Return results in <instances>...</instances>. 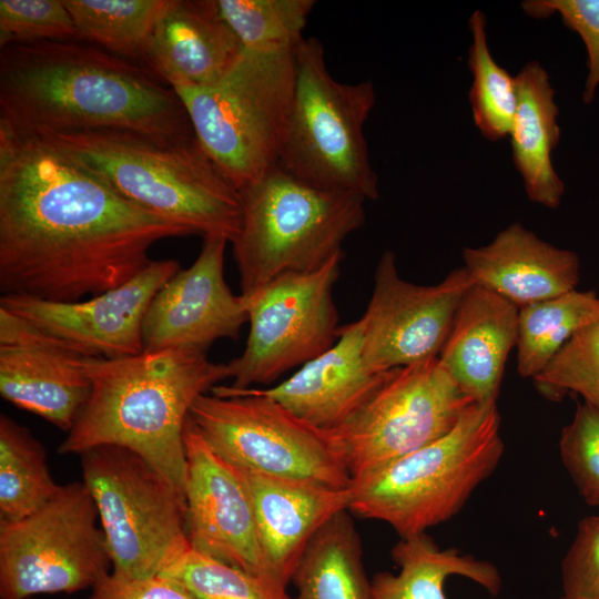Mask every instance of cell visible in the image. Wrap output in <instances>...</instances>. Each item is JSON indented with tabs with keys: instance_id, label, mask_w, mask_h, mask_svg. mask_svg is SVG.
<instances>
[{
	"instance_id": "obj_4",
	"label": "cell",
	"mask_w": 599,
	"mask_h": 599,
	"mask_svg": "<svg viewBox=\"0 0 599 599\" xmlns=\"http://www.w3.org/2000/svg\"><path fill=\"white\" fill-rule=\"evenodd\" d=\"M39 135L71 153L134 205L194 235L232 243L240 232V193L196 138L161 142L122 130Z\"/></svg>"
},
{
	"instance_id": "obj_31",
	"label": "cell",
	"mask_w": 599,
	"mask_h": 599,
	"mask_svg": "<svg viewBox=\"0 0 599 599\" xmlns=\"http://www.w3.org/2000/svg\"><path fill=\"white\" fill-rule=\"evenodd\" d=\"M221 13L243 49H294L316 2L314 0H217Z\"/></svg>"
},
{
	"instance_id": "obj_34",
	"label": "cell",
	"mask_w": 599,
	"mask_h": 599,
	"mask_svg": "<svg viewBox=\"0 0 599 599\" xmlns=\"http://www.w3.org/2000/svg\"><path fill=\"white\" fill-rule=\"evenodd\" d=\"M77 40L64 1L0 0V48L43 41Z\"/></svg>"
},
{
	"instance_id": "obj_29",
	"label": "cell",
	"mask_w": 599,
	"mask_h": 599,
	"mask_svg": "<svg viewBox=\"0 0 599 599\" xmlns=\"http://www.w3.org/2000/svg\"><path fill=\"white\" fill-rule=\"evenodd\" d=\"M167 0H64L79 41L142 63L154 24Z\"/></svg>"
},
{
	"instance_id": "obj_33",
	"label": "cell",
	"mask_w": 599,
	"mask_h": 599,
	"mask_svg": "<svg viewBox=\"0 0 599 599\" xmlns=\"http://www.w3.org/2000/svg\"><path fill=\"white\" fill-rule=\"evenodd\" d=\"M532 380L549 399L572 392L599 413V319L578 331Z\"/></svg>"
},
{
	"instance_id": "obj_2",
	"label": "cell",
	"mask_w": 599,
	"mask_h": 599,
	"mask_svg": "<svg viewBox=\"0 0 599 599\" xmlns=\"http://www.w3.org/2000/svg\"><path fill=\"white\" fill-rule=\"evenodd\" d=\"M0 124L33 134L122 130L161 142L195 138L171 85L144 65L77 40L0 50Z\"/></svg>"
},
{
	"instance_id": "obj_21",
	"label": "cell",
	"mask_w": 599,
	"mask_h": 599,
	"mask_svg": "<svg viewBox=\"0 0 599 599\" xmlns=\"http://www.w3.org/2000/svg\"><path fill=\"white\" fill-rule=\"evenodd\" d=\"M240 471L252 497L268 572L287 587L314 536L335 515L348 510L351 489Z\"/></svg>"
},
{
	"instance_id": "obj_36",
	"label": "cell",
	"mask_w": 599,
	"mask_h": 599,
	"mask_svg": "<svg viewBox=\"0 0 599 599\" xmlns=\"http://www.w3.org/2000/svg\"><path fill=\"white\" fill-rule=\"evenodd\" d=\"M521 8L535 18L558 13L564 24L579 34L588 54L582 100L591 103L599 87V0H529Z\"/></svg>"
},
{
	"instance_id": "obj_11",
	"label": "cell",
	"mask_w": 599,
	"mask_h": 599,
	"mask_svg": "<svg viewBox=\"0 0 599 599\" xmlns=\"http://www.w3.org/2000/svg\"><path fill=\"white\" fill-rule=\"evenodd\" d=\"M98 521L88 487L73 481L32 515L0 522V598L92 589L112 571Z\"/></svg>"
},
{
	"instance_id": "obj_8",
	"label": "cell",
	"mask_w": 599,
	"mask_h": 599,
	"mask_svg": "<svg viewBox=\"0 0 599 599\" xmlns=\"http://www.w3.org/2000/svg\"><path fill=\"white\" fill-rule=\"evenodd\" d=\"M294 58L293 99L278 164L312 185L365 201L378 199V176L364 135L375 105L373 83L334 79L316 38H304Z\"/></svg>"
},
{
	"instance_id": "obj_26",
	"label": "cell",
	"mask_w": 599,
	"mask_h": 599,
	"mask_svg": "<svg viewBox=\"0 0 599 599\" xmlns=\"http://www.w3.org/2000/svg\"><path fill=\"white\" fill-rule=\"evenodd\" d=\"M292 582L296 599H370L361 539L348 510L335 515L314 536Z\"/></svg>"
},
{
	"instance_id": "obj_38",
	"label": "cell",
	"mask_w": 599,
	"mask_h": 599,
	"mask_svg": "<svg viewBox=\"0 0 599 599\" xmlns=\"http://www.w3.org/2000/svg\"><path fill=\"white\" fill-rule=\"evenodd\" d=\"M85 599H196L185 588L162 575L125 577L114 572L103 577Z\"/></svg>"
},
{
	"instance_id": "obj_9",
	"label": "cell",
	"mask_w": 599,
	"mask_h": 599,
	"mask_svg": "<svg viewBox=\"0 0 599 599\" xmlns=\"http://www.w3.org/2000/svg\"><path fill=\"white\" fill-rule=\"evenodd\" d=\"M209 445L233 466L331 489L352 477L332 430L312 426L254 387L216 385L191 408Z\"/></svg>"
},
{
	"instance_id": "obj_1",
	"label": "cell",
	"mask_w": 599,
	"mask_h": 599,
	"mask_svg": "<svg viewBox=\"0 0 599 599\" xmlns=\"http://www.w3.org/2000/svg\"><path fill=\"white\" fill-rule=\"evenodd\" d=\"M190 235L131 203L47 136L0 124L3 295H99L142 272L156 242Z\"/></svg>"
},
{
	"instance_id": "obj_25",
	"label": "cell",
	"mask_w": 599,
	"mask_h": 599,
	"mask_svg": "<svg viewBox=\"0 0 599 599\" xmlns=\"http://www.w3.org/2000/svg\"><path fill=\"white\" fill-rule=\"evenodd\" d=\"M397 573L383 571L370 580V599H447L445 581L465 577L490 595L501 588V577L490 561L455 548L441 549L425 534L400 538L392 549Z\"/></svg>"
},
{
	"instance_id": "obj_12",
	"label": "cell",
	"mask_w": 599,
	"mask_h": 599,
	"mask_svg": "<svg viewBox=\"0 0 599 599\" xmlns=\"http://www.w3.org/2000/svg\"><path fill=\"white\" fill-rule=\"evenodd\" d=\"M475 403L438 356L389 370L357 413L332 430L352 484L439 439Z\"/></svg>"
},
{
	"instance_id": "obj_27",
	"label": "cell",
	"mask_w": 599,
	"mask_h": 599,
	"mask_svg": "<svg viewBox=\"0 0 599 599\" xmlns=\"http://www.w3.org/2000/svg\"><path fill=\"white\" fill-rule=\"evenodd\" d=\"M599 319L593 291H570L519 308L517 370L524 378L539 375L569 339Z\"/></svg>"
},
{
	"instance_id": "obj_14",
	"label": "cell",
	"mask_w": 599,
	"mask_h": 599,
	"mask_svg": "<svg viewBox=\"0 0 599 599\" xmlns=\"http://www.w3.org/2000/svg\"><path fill=\"white\" fill-rule=\"evenodd\" d=\"M474 284L463 267L436 285H417L398 273L396 255L377 262L364 315L363 355L368 368L385 373L437 357L466 291Z\"/></svg>"
},
{
	"instance_id": "obj_7",
	"label": "cell",
	"mask_w": 599,
	"mask_h": 599,
	"mask_svg": "<svg viewBox=\"0 0 599 599\" xmlns=\"http://www.w3.org/2000/svg\"><path fill=\"white\" fill-rule=\"evenodd\" d=\"M238 193L242 222L231 244L242 295L321 267L365 222L363 197L312 185L281 164Z\"/></svg>"
},
{
	"instance_id": "obj_24",
	"label": "cell",
	"mask_w": 599,
	"mask_h": 599,
	"mask_svg": "<svg viewBox=\"0 0 599 599\" xmlns=\"http://www.w3.org/2000/svg\"><path fill=\"white\" fill-rule=\"evenodd\" d=\"M515 78L517 108L509 134L512 161L529 200L556 209L565 184L551 160L560 140L555 90L547 71L537 61L525 64Z\"/></svg>"
},
{
	"instance_id": "obj_6",
	"label": "cell",
	"mask_w": 599,
	"mask_h": 599,
	"mask_svg": "<svg viewBox=\"0 0 599 599\" xmlns=\"http://www.w3.org/2000/svg\"><path fill=\"white\" fill-rule=\"evenodd\" d=\"M294 81V49H243L217 82L170 85L202 149L240 192L278 164Z\"/></svg>"
},
{
	"instance_id": "obj_15",
	"label": "cell",
	"mask_w": 599,
	"mask_h": 599,
	"mask_svg": "<svg viewBox=\"0 0 599 599\" xmlns=\"http://www.w3.org/2000/svg\"><path fill=\"white\" fill-rule=\"evenodd\" d=\"M180 270L176 260H153L124 284L99 295L73 302L2 295L0 307L81 356H133L144 352L142 326L149 305Z\"/></svg>"
},
{
	"instance_id": "obj_30",
	"label": "cell",
	"mask_w": 599,
	"mask_h": 599,
	"mask_svg": "<svg viewBox=\"0 0 599 599\" xmlns=\"http://www.w3.org/2000/svg\"><path fill=\"white\" fill-rule=\"evenodd\" d=\"M486 24L484 12L475 10L469 18L468 68L473 84L468 98L475 125L483 136L499 141L510 134L517 108V85L516 78L493 58Z\"/></svg>"
},
{
	"instance_id": "obj_5",
	"label": "cell",
	"mask_w": 599,
	"mask_h": 599,
	"mask_svg": "<svg viewBox=\"0 0 599 599\" xmlns=\"http://www.w3.org/2000/svg\"><path fill=\"white\" fill-rule=\"evenodd\" d=\"M497 402L475 403L446 435L351 486L349 512L400 538L457 515L504 454Z\"/></svg>"
},
{
	"instance_id": "obj_19",
	"label": "cell",
	"mask_w": 599,
	"mask_h": 599,
	"mask_svg": "<svg viewBox=\"0 0 599 599\" xmlns=\"http://www.w3.org/2000/svg\"><path fill=\"white\" fill-rule=\"evenodd\" d=\"M388 373H375L366 365L358 319L341 326L337 341L287 379L254 388L312 426L334 430L357 413Z\"/></svg>"
},
{
	"instance_id": "obj_22",
	"label": "cell",
	"mask_w": 599,
	"mask_h": 599,
	"mask_svg": "<svg viewBox=\"0 0 599 599\" xmlns=\"http://www.w3.org/2000/svg\"><path fill=\"white\" fill-rule=\"evenodd\" d=\"M463 258L474 284L519 308L577 290L580 278L575 252L542 241L519 223L487 245L464 248Z\"/></svg>"
},
{
	"instance_id": "obj_35",
	"label": "cell",
	"mask_w": 599,
	"mask_h": 599,
	"mask_svg": "<svg viewBox=\"0 0 599 599\" xmlns=\"http://www.w3.org/2000/svg\"><path fill=\"white\" fill-rule=\"evenodd\" d=\"M559 453L583 501L599 506V413L585 402L562 428Z\"/></svg>"
},
{
	"instance_id": "obj_32",
	"label": "cell",
	"mask_w": 599,
	"mask_h": 599,
	"mask_svg": "<svg viewBox=\"0 0 599 599\" xmlns=\"http://www.w3.org/2000/svg\"><path fill=\"white\" fill-rule=\"evenodd\" d=\"M196 599H296L282 583L190 549L163 573Z\"/></svg>"
},
{
	"instance_id": "obj_13",
	"label": "cell",
	"mask_w": 599,
	"mask_h": 599,
	"mask_svg": "<svg viewBox=\"0 0 599 599\" xmlns=\"http://www.w3.org/2000/svg\"><path fill=\"white\" fill-rule=\"evenodd\" d=\"M344 252L321 267L281 275L245 300L250 331L243 353L226 363L234 389L270 384L327 351L338 338L333 298Z\"/></svg>"
},
{
	"instance_id": "obj_20",
	"label": "cell",
	"mask_w": 599,
	"mask_h": 599,
	"mask_svg": "<svg viewBox=\"0 0 599 599\" xmlns=\"http://www.w3.org/2000/svg\"><path fill=\"white\" fill-rule=\"evenodd\" d=\"M242 52L217 0H167L142 63L169 85L204 87L217 82Z\"/></svg>"
},
{
	"instance_id": "obj_16",
	"label": "cell",
	"mask_w": 599,
	"mask_h": 599,
	"mask_svg": "<svg viewBox=\"0 0 599 599\" xmlns=\"http://www.w3.org/2000/svg\"><path fill=\"white\" fill-rule=\"evenodd\" d=\"M184 496L191 549L273 579L261 545L252 497L242 473L214 451L191 417L184 427Z\"/></svg>"
},
{
	"instance_id": "obj_37",
	"label": "cell",
	"mask_w": 599,
	"mask_h": 599,
	"mask_svg": "<svg viewBox=\"0 0 599 599\" xmlns=\"http://www.w3.org/2000/svg\"><path fill=\"white\" fill-rule=\"evenodd\" d=\"M562 597L599 599V515L581 519L561 564Z\"/></svg>"
},
{
	"instance_id": "obj_28",
	"label": "cell",
	"mask_w": 599,
	"mask_h": 599,
	"mask_svg": "<svg viewBox=\"0 0 599 599\" xmlns=\"http://www.w3.org/2000/svg\"><path fill=\"white\" fill-rule=\"evenodd\" d=\"M42 444L24 426L0 416V522L23 519L60 489Z\"/></svg>"
},
{
	"instance_id": "obj_40",
	"label": "cell",
	"mask_w": 599,
	"mask_h": 599,
	"mask_svg": "<svg viewBox=\"0 0 599 599\" xmlns=\"http://www.w3.org/2000/svg\"><path fill=\"white\" fill-rule=\"evenodd\" d=\"M29 599H34V598H29Z\"/></svg>"
},
{
	"instance_id": "obj_23",
	"label": "cell",
	"mask_w": 599,
	"mask_h": 599,
	"mask_svg": "<svg viewBox=\"0 0 599 599\" xmlns=\"http://www.w3.org/2000/svg\"><path fill=\"white\" fill-rule=\"evenodd\" d=\"M517 307L480 285L463 296L438 358L477 403L497 402L508 355L517 344Z\"/></svg>"
},
{
	"instance_id": "obj_18",
	"label": "cell",
	"mask_w": 599,
	"mask_h": 599,
	"mask_svg": "<svg viewBox=\"0 0 599 599\" xmlns=\"http://www.w3.org/2000/svg\"><path fill=\"white\" fill-rule=\"evenodd\" d=\"M81 356L0 307V394L69 432L90 392Z\"/></svg>"
},
{
	"instance_id": "obj_17",
	"label": "cell",
	"mask_w": 599,
	"mask_h": 599,
	"mask_svg": "<svg viewBox=\"0 0 599 599\" xmlns=\"http://www.w3.org/2000/svg\"><path fill=\"white\" fill-rule=\"evenodd\" d=\"M229 241L204 237L187 267L176 272L155 294L142 326L144 352L206 349L220 338L236 339L248 322L244 297L233 294L224 277Z\"/></svg>"
},
{
	"instance_id": "obj_3",
	"label": "cell",
	"mask_w": 599,
	"mask_h": 599,
	"mask_svg": "<svg viewBox=\"0 0 599 599\" xmlns=\"http://www.w3.org/2000/svg\"><path fill=\"white\" fill-rule=\"evenodd\" d=\"M90 396L58 451L128 448L184 495V427L195 400L230 378L206 352L165 349L122 358L83 357ZM185 497V496H184Z\"/></svg>"
},
{
	"instance_id": "obj_39",
	"label": "cell",
	"mask_w": 599,
	"mask_h": 599,
	"mask_svg": "<svg viewBox=\"0 0 599 599\" xmlns=\"http://www.w3.org/2000/svg\"><path fill=\"white\" fill-rule=\"evenodd\" d=\"M560 599H567V598H565V597H562V596H561V598H560Z\"/></svg>"
},
{
	"instance_id": "obj_10",
	"label": "cell",
	"mask_w": 599,
	"mask_h": 599,
	"mask_svg": "<svg viewBox=\"0 0 599 599\" xmlns=\"http://www.w3.org/2000/svg\"><path fill=\"white\" fill-rule=\"evenodd\" d=\"M80 457L112 572L161 575L191 549L184 495L144 458L120 446L95 447Z\"/></svg>"
}]
</instances>
